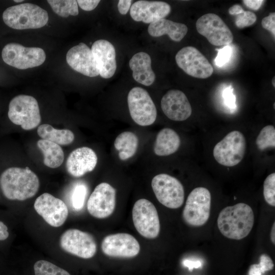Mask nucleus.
Segmentation results:
<instances>
[{
    "mask_svg": "<svg viewBox=\"0 0 275 275\" xmlns=\"http://www.w3.org/2000/svg\"><path fill=\"white\" fill-rule=\"evenodd\" d=\"M0 186L4 196L8 199L23 201L36 194L39 188V180L28 167H11L1 174Z\"/></svg>",
    "mask_w": 275,
    "mask_h": 275,
    "instance_id": "obj_1",
    "label": "nucleus"
},
{
    "mask_svg": "<svg viewBox=\"0 0 275 275\" xmlns=\"http://www.w3.org/2000/svg\"><path fill=\"white\" fill-rule=\"evenodd\" d=\"M254 222L252 209L246 204L239 203L224 208L217 218V226L225 237L240 240L251 232Z\"/></svg>",
    "mask_w": 275,
    "mask_h": 275,
    "instance_id": "obj_2",
    "label": "nucleus"
},
{
    "mask_svg": "<svg viewBox=\"0 0 275 275\" xmlns=\"http://www.w3.org/2000/svg\"><path fill=\"white\" fill-rule=\"evenodd\" d=\"M3 19L9 27L15 30L36 29L48 22L47 11L31 3L11 6L3 13Z\"/></svg>",
    "mask_w": 275,
    "mask_h": 275,
    "instance_id": "obj_3",
    "label": "nucleus"
},
{
    "mask_svg": "<svg viewBox=\"0 0 275 275\" xmlns=\"http://www.w3.org/2000/svg\"><path fill=\"white\" fill-rule=\"evenodd\" d=\"M8 115L13 123L26 130L36 128L41 120L37 100L26 95H17L11 100Z\"/></svg>",
    "mask_w": 275,
    "mask_h": 275,
    "instance_id": "obj_4",
    "label": "nucleus"
},
{
    "mask_svg": "<svg viewBox=\"0 0 275 275\" xmlns=\"http://www.w3.org/2000/svg\"><path fill=\"white\" fill-rule=\"evenodd\" d=\"M211 197L209 190L204 187L194 188L189 194L182 212L184 221L188 225L199 227L209 219Z\"/></svg>",
    "mask_w": 275,
    "mask_h": 275,
    "instance_id": "obj_5",
    "label": "nucleus"
},
{
    "mask_svg": "<svg viewBox=\"0 0 275 275\" xmlns=\"http://www.w3.org/2000/svg\"><path fill=\"white\" fill-rule=\"evenodd\" d=\"M245 147L244 135L238 130H234L228 133L215 145L213 155L220 164L233 167L240 163L243 158Z\"/></svg>",
    "mask_w": 275,
    "mask_h": 275,
    "instance_id": "obj_6",
    "label": "nucleus"
},
{
    "mask_svg": "<svg viewBox=\"0 0 275 275\" xmlns=\"http://www.w3.org/2000/svg\"><path fill=\"white\" fill-rule=\"evenodd\" d=\"M4 62L19 69H26L42 65L46 54L40 47H26L16 43L6 44L2 49Z\"/></svg>",
    "mask_w": 275,
    "mask_h": 275,
    "instance_id": "obj_7",
    "label": "nucleus"
},
{
    "mask_svg": "<svg viewBox=\"0 0 275 275\" xmlns=\"http://www.w3.org/2000/svg\"><path fill=\"white\" fill-rule=\"evenodd\" d=\"M151 186L157 200L164 206L176 209L183 204L184 187L176 178L167 174H159L153 177Z\"/></svg>",
    "mask_w": 275,
    "mask_h": 275,
    "instance_id": "obj_8",
    "label": "nucleus"
},
{
    "mask_svg": "<svg viewBox=\"0 0 275 275\" xmlns=\"http://www.w3.org/2000/svg\"><path fill=\"white\" fill-rule=\"evenodd\" d=\"M127 102L130 116L138 125L149 126L156 120V106L144 89L139 87L132 88L128 94Z\"/></svg>",
    "mask_w": 275,
    "mask_h": 275,
    "instance_id": "obj_9",
    "label": "nucleus"
},
{
    "mask_svg": "<svg viewBox=\"0 0 275 275\" xmlns=\"http://www.w3.org/2000/svg\"><path fill=\"white\" fill-rule=\"evenodd\" d=\"M132 221L137 231L148 239L157 237L160 232L157 211L152 202L145 199L138 200L132 211Z\"/></svg>",
    "mask_w": 275,
    "mask_h": 275,
    "instance_id": "obj_10",
    "label": "nucleus"
},
{
    "mask_svg": "<svg viewBox=\"0 0 275 275\" xmlns=\"http://www.w3.org/2000/svg\"><path fill=\"white\" fill-rule=\"evenodd\" d=\"M198 32L214 46L228 45L232 42L231 30L217 14L207 13L201 16L196 22Z\"/></svg>",
    "mask_w": 275,
    "mask_h": 275,
    "instance_id": "obj_11",
    "label": "nucleus"
},
{
    "mask_svg": "<svg viewBox=\"0 0 275 275\" xmlns=\"http://www.w3.org/2000/svg\"><path fill=\"white\" fill-rule=\"evenodd\" d=\"M178 66L187 74L205 79L213 73V68L206 58L196 48L189 46L179 50L175 56Z\"/></svg>",
    "mask_w": 275,
    "mask_h": 275,
    "instance_id": "obj_12",
    "label": "nucleus"
},
{
    "mask_svg": "<svg viewBox=\"0 0 275 275\" xmlns=\"http://www.w3.org/2000/svg\"><path fill=\"white\" fill-rule=\"evenodd\" d=\"M60 245L67 253L84 259L93 257L97 251L94 237L76 229H68L62 234Z\"/></svg>",
    "mask_w": 275,
    "mask_h": 275,
    "instance_id": "obj_13",
    "label": "nucleus"
},
{
    "mask_svg": "<svg viewBox=\"0 0 275 275\" xmlns=\"http://www.w3.org/2000/svg\"><path fill=\"white\" fill-rule=\"evenodd\" d=\"M34 208L44 221L53 227L61 226L68 215V209L61 199L48 193L39 196L34 202Z\"/></svg>",
    "mask_w": 275,
    "mask_h": 275,
    "instance_id": "obj_14",
    "label": "nucleus"
},
{
    "mask_svg": "<svg viewBox=\"0 0 275 275\" xmlns=\"http://www.w3.org/2000/svg\"><path fill=\"white\" fill-rule=\"evenodd\" d=\"M116 191L109 184L102 182L96 186L87 202L89 213L97 218L111 215L116 206Z\"/></svg>",
    "mask_w": 275,
    "mask_h": 275,
    "instance_id": "obj_15",
    "label": "nucleus"
},
{
    "mask_svg": "<svg viewBox=\"0 0 275 275\" xmlns=\"http://www.w3.org/2000/svg\"><path fill=\"white\" fill-rule=\"evenodd\" d=\"M101 250L109 257L132 258L139 253L140 245L131 235L120 233L105 237L101 242Z\"/></svg>",
    "mask_w": 275,
    "mask_h": 275,
    "instance_id": "obj_16",
    "label": "nucleus"
},
{
    "mask_svg": "<svg viewBox=\"0 0 275 275\" xmlns=\"http://www.w3.org/2000/svg\"><path fill=\"white\" fill-rule=\"evenodd\" d=\"M161 107L170 120L182 121L191 115V105L185 94L178 90L168 91L162 97Z\"/></svg>",
    "mask_w": 275,
    "mask_h": 275,
    "instance_id": "obj_17",
    "label": "nucleus"
},
{
    "mask_svg": "<svg viewBox=\"0 0 275 275\" xmlns=\"http://www.w3.org/2000/svg\"><path fill=\"white\" fill-rule=\"evenodd\" d=\"M66 61L71 68L84 75L95 77L99 75L91 49L84 43H79L68 51Z\"/></svg>",
    "mask_w": 275,
    "mask_h": 275,
    "instance_id": "obj_18",
    "label": "nucleus"
},
{
    "mask_svg": "<svg viewBox=\"0 0 275 275\" xmlns=\"http://www.w3.org/2000/svg\"><path fill=\"white\" fill-rule=\"evenodd\" d=\"M171 11L170 5L166 2L141 0L133 4L130 15L135 21L150 24L166 17Z\"/></svg>",
    "mask_w": 275,
    "mask_h": 275,
    "instance_id": "obj_19",
    "label": "nucleus"
},
{
    "mask_svg": "<svg viewBox=\"0 0 275 275\" xmlns=\"http://www.w3.org/2000/svg\"><path fill=\"white\" fill-rule=\"evenodd\" d=\"M91 51L99 75L104 78L112 77L117 69L116 51L113 45L106 40H98L93 44Z\"/></svg>",
    "mask_w": 275,
    "mask_h": 275,
    "instance_id": "obj_20",
    "label": "nucleus"
},
{
    "mask_svg": "<svg viewBox=\"0 0 275 275\" xmlns=\"http://www.w3.org/2000/svg\"><path fill=\"white\" fill-rule=\"evenodd\" d=\"M97 156L94 151L87 147H82L72 151L66 163L67 172L71 176L80 177L92 171L97 163Z\"/></svg>",
    "mask_w": 275,
    "mask_h": 275,
    "instance_id": "obj_21",
    "label": "nucleus"
},
{
    "mask_svg": "<svg viewBox=\"0 0 275 275\" xmlns=\"http://www.w3.org/2000/svg\"><path fill=\"white\" fill-rule=\"evenodd\" d=\"M133 79L146 86H150L155 81V75L151 68V59L145 52H139L132 56L129 62Z\"/></svg>",
    "mask_w": 275,
    "mask_h": 275,
    "instance_id": "obj_22",
    "label": "nucleus"
},
{
    "mask_svg": "<svg viewBox=\"0 0 275 275\" xmlns=\"http://www.w3.org/2000/svg\"><path fill=\"white\" fill-rule=\"evenodd\" d=\"M187 26L182 23L162 18L150 24L148 28L149 34L155 37L168 35L171 40L180 42L186 35Z\"/></svg>",
    "mask_w": 275,
    "mask_h": 275,
    "instance_id": "obj_23",
    "label": "nucleus"
},
{
    "mask_svg": "<svg viewBox=\"0 0 275 275\" xmlns=\"http://www.w3.org/2000/svg\"><path fill=\"white\" fill-rule=\"evenodd\" d=\"M180 145V139L178 133L171 128H164L156 135L153 151L157 156H168L176 152Z\"/></svg>",
    "mask_w": 275,
    "mask_h": 275,
    "instance_id": "obj_24",
    "label": "nucleus"
},
{
    "mask_svg": "<svg viewBox=\"0 0 275 275\" xmlns=\"http://www.w3.org/2000/svg\"><path fill=\"white\" fill-rule=\"evenodd\" d=\"M37 146L43 154V163L46 166L50 168H57L62 164L64 154L59 145L41 139L38 141Z\"/></svg>",
    "mask_w": 275,
    "mask_h": 275,
    "instance_id": "obj_25",
    "label": "nucleus"
},
{
    "mask_svg": "<svg viewBox=\"0 0 275 275\" xmlns=\"http://www.w3.org/2000/svg\"><path fill=\"white\" fill-rule=\"evenodd\" d=\"M139 139L131 131H124L119 134L114 141V147L119 151V158L126 160L132 157L136 152Z\"/></svg>",
    "mask_w": 275,
    "mask_h": 275,
    "instance_id": "obj_26",
    "label": "nucleus"
},
{
    "mask_svg": "<svg viewBox=\"0 0 275 275\" xmlns=\"http://www.w3.org/2000/svg\"><path fill=\"white\" fill-rule=\"evenodd\" d=\"M38 134L42 139L59 145H69L74 139L73 133L69 129H57L47 124L40 125L37 129Z\"/></svg>",
    "mask_w": 275,
    "mask_h": 275,
    "instance_id": "obj_27",
    "label": "nucleus"
},
{
    "mask_svg": "<svg viewBox=\"0 0 275 275\" xmlns=\"http://www.w3.org/2000/svg\"><path fill=\"white\" fill-rule=\"evenodd\" d=\"M52 10L58 15L67 17L78 14L77 1L75 0H48Z\"/></svg>",
    "mask_w": 275,
    "mask_h": 275,
    "instance_id": "obj_28",
    "label": "nucleus"
},
{
    "mask_svg": "<svg viewBox=\"0 0 275 275\" xmlns=\"http://www.w3.org/2000/svg\"><path fill=\"white\" fill-rule=\"evenodd\" d=\"M256 144L261 151L275 147V128L273 125H268L264 127L258 135Z\"/></svg>",
    "mask_w": 275,
    "mask_h": 275,
    "instance_id": "obj_29",
    "label": "nucleus"
},
{
    "mask_svg": "<svg viewBox=\"0 0 275 275\" xmlns=\"http://www.w3.org/2000/svg\"><path fill=\"white\" fill-rule=\"evenodd\" d=\"M34 270L35 275H70L64 269L50 262L42 260L35 263Z\"/></svg>",
    "mask_w": 275,
    "mask_h": 275,
    "instance_id": "obj_30",
    "label": "nucleus"
},
{
    "mask_svg": "<svg viewBox=\"0 0 275 275\" xmlns=\"http://www.w3.org/2000/svg\"><path fill=\"white\" fill-rule=\"evenodd\" d=\"M87 187L82 184L76 185L71 195V205L76 211H80L83 208L87 196Z\"/></svg>",
    "mask_w": 275,
    "mask_h": 275,
    "instance_id": "obj_31",
    "label": "nucleus"
},
{
    "mask_svg": "<svg viewBox=\"0 0 275 275\" xmlns=\"http://www.w3.org/2000/svg\"><path fill=\"white\" fill-rule=\"evenodd\" d=\"M263 196L265 201L272 206H275V173L269 175L263 184Z\"/></svg>",
    "mask_w": 275,
    "mask_h": 275,
    "instance_id": "obj_32",
    "label": "nucleus"
},
{
    "mask_svg": "<svg viewBox=\"0 0 275 275\" xmlns=\"http://www.w3.org/2000/svg\"><path fill=\"white\" fill-rule=\"evenodd\" d=\"M235 25L239 29H243L253 25L257 20L256 14L250 11L244 10L235 15Z\"/></svg>",
    "mask_w": 275,
    "mask_h": 275,
    "instance_id": "obj_33",
    "label": "nucleus"
},
{
    "mask_svg": "<svg viewBox=\"0 0 275 275\" xmlns=\"http://www.w3.org/2000/svg\"><path fill=\"white\" fill-rule=\"evenodd\" d=\"M217 50V55L215 59V65L219 67H222L227 64L232 56V49L229 45H226L222 48L216 49Z\"/></svg>",
    "mask_w": 275,
    "mask_h": 275,
    "instance_id": "obj_34",
    "label": "nucleus"
},
{
    "mask_svg": "<svg viewBox=\"0 0 275 275\" xmlns=\"http://www.w3.org/2000/svg\"><path fill=\"white\" fill-rule=\"evenodd\" d=\"M233 88L230 86L227 87L223 93L225 104L231 110L236 107V97L233 93Z\"/></svg>",
    "mask_w": 275,
    "mask_h": 275,
    "instance_id": "obj_35",
    "label": "nucleus"
},
{
    "mask_svg": "<svg viewBox=\"0 0 275 275\" xmlns=\"http://www.w3.org/2000/svg\"><path fill=\"white\" fill-rule=\"evenodd\" d=\"M262 27L269 31L273 38H275V13H269V15L264 17L261 21Z\"/></svg>",
    "mask_w": 275,
    "mask_h": 275,
    "instance_id": "obj_36",
    "label": "nucleus"
},
{
    "mask_svg": "<svg viewBox=\"0 0 275 275\" xmlns=\"http://www.w3.org/2000/svg\"><path fill=\"white\" fill-rule=\"evenodd\" d=\"M258 264L263 273L265 271L272 270L274 267L272 259L266 254L261 255Z\"/></svg>",
    "mask_w": 275,
    "mask_h": 275,
    "instance_id": "obj_37",
    "label": "nucleus"
},
{
    "mask_svg": "<svg viewBox=\"0 0 275 275\" xmlns=\"http://www.w3.org/2000/svg\"><path fill=\"white\" fill-rule=\"evenodd\" d=\"M76 1L80 8L87 11L94 10L100 2L99 0H78Z\"/></svg>",
    "mask_w": 275,
    "mask_h": 275,
    "instance_id": "obj_38",
    "label": "nucleus"
},
{
    "mask_svg": "<svg viewBox=\"0 0 275 275\" xmlns=\"http://www.w3.org/2000/svg\"><path fill=\"white\" fill-rule=\"evenodd\" d=\"M130 0H120L118 3V9L120 14L125 15L128 12L131 6Z\"/></svg>",
    "mask_w": 275,
    "mask_h": 275,
    "instance_id": "obj_39",
    "label": "nucleus"
},
{
    "mask_svg": "<svg viewBox=\"0 0 275 275\" xmlns=\"http://www.w3.org/2000/svg\"><path fill=\"white\" fill-rule=\"evenodd\" d=\"M243 4L250 9L256 11L260 9L262 4L264 2L263 0H243Z\"/></svg>",
    "mask_w": 275,
    "mask_h": 275,
    "instance_id": "obj_40",
    "label": "nucleus"
},
{
    "mask_svg": "<svg viewBox=\"0 0 275 275\" xmlns=\"http://www.w3.org/2000/svg\"><path fill=\"white\" fill-rule=\"evenodd\" d=\"M183 265L188 268L191 271L194 268H198L202 265L201 261L199 260L185 259L182 262Z\"/></svg>",
    "mask_w": 275,
    "mask_h": 275,
    "instance_id": "obj_41",
    "label": "nucleus"
},
{
    "mask_svg": "<svg viewBox=\"0 0 275 275\" xmlns=\"http://www.w3.org/2000/svg\"><path fill=\"white\" fill-rule=\"evenodd\" d=\"M9 235L8 227L4 223L0 221V241L6 240Z\"/></svg>",
    "mask_w": 275,
    "mask_h": 275,
    "instance_id": "obj_42",
    "label": "nucleus"
},
{
    "mask_svg": "<svg viewBox=\"0 0 275 275\" xmlns=\"http://www.w3.org/2000/svg\"><path fill=\"white\" fill-rule=\"evenodd\" d=\"M248 273L249 275H262L263 274L258 264L251 265Z\"/></svg>",
    "mask_w": 275,
    "mask_h": 275,
    "instance_id": "obj_43",
    "label": "nucleus"
},
{
    "mask_svg": "<svg viewBox=\"0 0 275 275\" xmlns=\"http://www.w3.org/2000/svg\"><path fill=\"white\" fill-rule=\"evenodd\" d=\"M243 10L242 7L238 4L234 5L228 9L229 14L235 16Z\"/></svg>",
    "mask_w": 275,
    "mask_h": 275,
    "instance_id": "obj_44",
    "label": "nucleus"
},
{
    "mask_svg": "<svg viewBox=\"0 0 275 275\" xmlns=\"http://www.w3.org/2000/svg\"><path fill=\"white\" fill-rule=\"evenodd\" d=\"M274 233H275V224L274 223L273 225H272V228H271V233H270V237H271V241L273 244L275 243V236H274L275 235H274Z\"/></svg>",
    "mask_w": 275,
    "mask_h": 275,
    "instance_id": "obj_45",
    "label": "nucleus"
},
{
    "mask_svg": "<svg viewBox=\"0 0 275 275\" xmlns=\"http://www.w3.org/2000/svg\"><path fill=\"white\" fill-rule=\"evenodd\" d=\"M275 79H274V76L273 77L272 79V86L274 87H275Z\"/></svg>",
    "mask_w": 275,
    "mask_h": 275,
    "instance_id": "obj_46",
    "label": "nucleus"
},
{
    "mask_svg": "<svg viewBox=\"0 0 275 275\" xmlns=\"http://www.w3.org/2000/svg\"><path fill=\"white\" fill-rule=\"evenodd\" d=\"M14 1L15 2L18 3V2H23V0H20V1H19V0H17V1L15 0V1Z\"/></svg>",
    "mask_w": 275,
    "mask_h": 275,
    "instance_id": "obj_47",
    "label": "nucleus"
}]
</instances>
